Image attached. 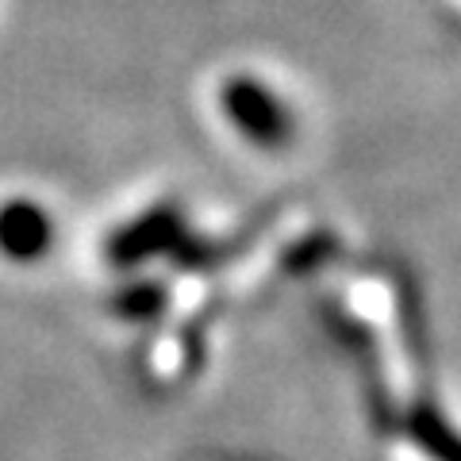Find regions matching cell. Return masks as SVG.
I'll return each mask as SVG.
<instances>
[{
    "mask_svg": "<svg viewBox=\"0 0 461 461\" xmlns=\"http://www.w3.org/2000/svg\"><path fill=\"white\" fill-rule=\"evenodd\" d=\"M220 100H223L227 120L235 123V131L258 142V147H285L293 139V112L258 77H247V74L227 77Z\"/></svg>",
    "mask_w": 461,
    "mask_h": 461,
    "instance_id": "1",
    "label": "cell"
},
{
    "mask_svg": "<svg viewBox=\"0 0 461 461\" xmlns=\"http://www.w3.org/2000/svg\"><path fill=\"white\" fill-rule=\"evenodd\" d=\"M54 235L58 227L39 200L12 196L0 204V258L16 266L42 262L54 250Z\"/></svg>",
    "mask_w": 461,
    "mask_h": 461,
    "instance_id": "2",
    "label": "cell"
}]
</instances>
